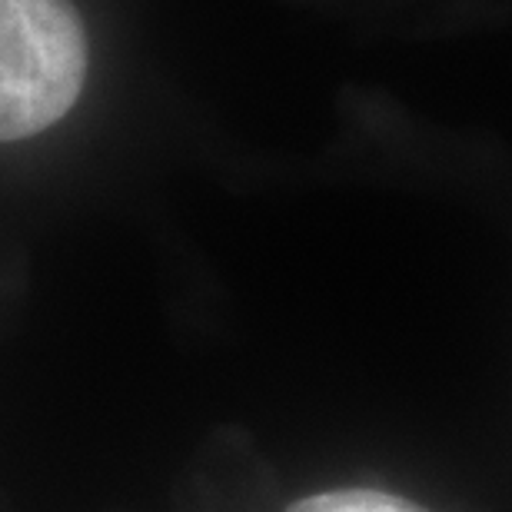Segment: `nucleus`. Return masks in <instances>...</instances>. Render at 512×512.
I'll return each instance as SVG.
<instances>
[{
    "label": "nucleus",
    "mask_w": 512,
    "mask_h": 512,
    "mask_svg": "<svg viewBox=\"0 0 512 512\" xmlns=\"http://www.w3.org/2000/svg\"><path fill=\"white\" fill-rule=\"evenodd\" d=\"M84 77L87 34L70 0H0V143L60 124Z\"/></svg>",
    "instance_id": "f257e3e1"
},
{
    "label": "nucleus",
    "mask_w": 512,
    "mask_h": 512,
    "mask_svg": "<svg viewBox=\"0 0 512 512\" xmlns=\"http://www.w3.org/2000/svg\"><path fill=\"white\" fill-rule=\"evenodd\" d=\"M286 512H429L413 499L383 493V489H330L296 503Z\"/></svg>",
    "instance_id": "f03ea898"
}]
</instances>
